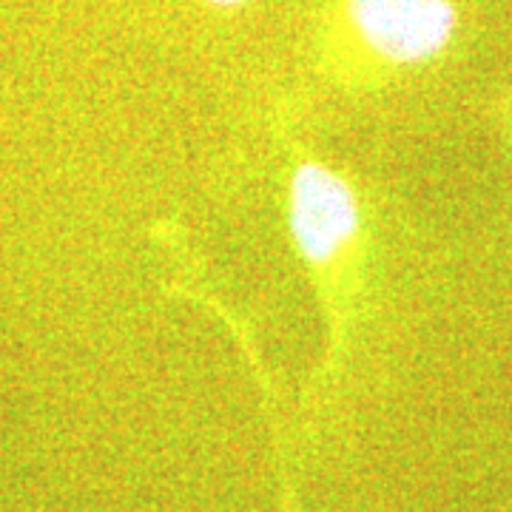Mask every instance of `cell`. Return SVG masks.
Here are the masks:
<instances>
[{"mask_svg":"<svg viewBox=\"0 0 512 512\" xmlns=\"http://www.w3.org/2000/svg\"><path fill=\"white\" fill-rule=\"evenodd\" d=\"M285 211L299 259L316 279L336 282L365 239V208L353 183L336 168L305 157L293 165Z\"/></svg>","mask_w":512,"mask_h":512,"instance_id":"obj_1","label":"cell"},{"mask_svg":"<svg viewBox=\"0 0 512 512\" xmlns=\"http://www.w3.org/2000/svg\"><path fill=\"white\" fill-rule=\"evenodd\" d=\"M461 15L456 0H342L339 29L379 72H416L450 52Z\"/></svg>","mask_w":512,"mask_h":512,"instance_id":"obj_2","label":"cell"},{"mask_svg":"<svg viewBox=\"0 0 512 512\" xmlns=\"http://www.w3.org/2000/svg\"><path fill=\"white\" fill-rule=\"evenodd\" d=\"M507 128H510V137H512V100L507 103Z\"/></svg>","mask_w":512,"mask_h":512,"instance_id":"obj_4","label":"cell"},{"mask_svg":"<svg viewBox=\"0 0 512 512\" xmlns=\"http://www.w3.org/2000/svg\"><path fill=\"white\" fill-rule=\"evenodd\" d=\"M202 3H208V6H214V9H239V6H245L248 0H202Z\"/></svg>","mask_w":512,"mask_h":512,"instance_id":"obj_3","label":"cell"}]
</instances>
